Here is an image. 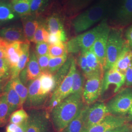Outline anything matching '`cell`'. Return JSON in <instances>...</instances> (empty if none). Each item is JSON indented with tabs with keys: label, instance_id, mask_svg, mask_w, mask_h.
Returning <instances> with one entry per match:
<instances>
[{
	"label": "cell",
	"instance_id": "obj_1",
	"mask_svg": "<svg viewBox=\"0 0 132 132\" xmlns=\"http://www.w3.org/2000/svg\"><path fill=\"white\" fill-rule=\"evenodd\" d=\"M82 94H70L51 111V118L56 132H62L84 107Z\"/></svg>",
	"mask_w": 132,
	"mask_h": 132
},
{
	"label": "cell",
	"instance_id": "obj_2",
	"mask_svg": "<svg viewBox=\"0 0 132 132\" xmlns=\"http://www.w3.org/2000/svg\"><path fill=\"white\" fill-rule=\"evenodd\" d=\"M111 8L110 0H101L84 12L76 16L71 26L76 33L84 31L103 19Z\"/></svg>",
	"mask_w": 132,
	"mask_h": 132
},
{
	"label": "cell",
	"instance_id": "obj_3",
	"mask_svg": "<svg viewBox=\"0 0 132 132\" xmlns=\"http://www.w3.org/2000/svg\"><path fill=\"white\" fill-rule=\"evenodd\" d=\"M118 28L110 29L106 49V65L104 71L112 69L127 43Z\"/></svg>",
	"mask_w": 132,
	"mask_h": 132
},
{
	"label": "cell",
	"instance_id": "obj_4",
	"mask_svg": "<svg viewBox=\"0 0 132 132\" xmlns=\"http://www.w3.org/2000/svg\"><path fill=\"white\" fill-rule=\"evenodd\" d=\"M109 113L125 116L132 107V87H127L120 90L106 103Z\"/></svg>",
	"mask_w": 132,
	"mask_h": 132
},
{
	"label": "cell",
	"instance_id": "obj_5",
	"mask_svg": "<svg viewBox=\"0 0 132 132\" xmlns=\"http://www.w3.org/2000/svg\"><path fill=\"white\" fill-rule=\"evenodd\" d=\"M76 67V62L73 57L69 73L52 94L48 105V109L50 112L52 109L71 94L73 84V74Z\"/></svg>",
	"mask_w": 132,
	"mask_h": 132
},
{
	"label": "cell",
	"instance_id": "obj_6",
	"mask_svg": "<svg viewBox=\"0 0 132 132\" xmlns=\"http://www.w3.org/2000/svg\"><path fill=\"white\" fill-rule=\"evenodd\" d=\"M27 132H52L47 111L41 109L29 111Z\"/></svg>",
	"mask_w": 132,
	"mask_h": 132
},
{
	"label": "cell",
	"instance_id": "obj_7",
	"mask_svg": "<svg viewBox=\"0 0 132 132\" xmlns=\"http://www.w3.org/2000/svg\"><path fill=\"white\" fill-rule=\"evenodd\" d=\"M104 73H97L87 79L83 92V99L86 105L94 104L101 95Z\"/></svg>",
	"mask_w": 132,
	"mask_h": 132
},
{
	"label": "cell",
	"instance_id": "obj_8",
	"mask_svg": "<svg viewBox=\"0 0 132 132\" xmlns=\"http://www.w3.org/2000/svg\"><path fill=\"white\" fill-rule=\"evenodd\" d=\"M125 83V75L112 68L105 71L102 78L100 97L105 96L108 93L111 86H113L114 94L117 93Z\"/></svg>",
	"mask_w": 132,
	"mask_h": 132
},
{
	"label": "cell",
	"instance_id": "obj_9",
	"mask_svg": "<svg viewBox=\"0 0 132 132\" xmlns=\"http://www.w3.org/2000/svg\"><path fill=\"white\" fill-rule=\"evenodd\" d=\"M27 85L28 94L24 104V107L30 110L40 108L45 103L48 96L41 93L39 77L35 79L29 81Z\"/></svg>",
	"mask_w": 132,
	"mask_h": 132
},
{
	"label": "cell",
	"instance_id": "obj_10",
	"mask_svg": "<svg viewBox=\"0 0 132 132\" xmlns=\"http://www.w3.org/2000/svg\"><path fill=\"white\" fill-rule=\"evenodd\" d=\"M107 24L106 22L103 21L98 26L89 31L72 38L80 52H86L90 50L99 36V34Z\"/></svg>",
	"mask_w": 132,
	"mask_h": 132
},
{
	"label": "cell",
	"instance_id": "obj_11",
	"mask_svg": "<svg viewBox=\"0 0 132 132\" xmlns=\"http://www.w3.org/2000/svg\"><path fill=\"white\" fill-rule=\"evenodd\" d=\"M109 114L106 104L103 102H97L89 106L85 115L83 131L100 122Z\"/></svg>",
	"mask_w": 132,
	"mask_h": 132
},
{
	"label": "cell",
	"instance_id": "obj_12",
	"mask_svg": "<svg viewBox=\"0 0 132 132\" xmlns=\"http://www.w3.org/2000/svg\"><path fill=\"white\" fill-rule=\"evenodd\" d=\"M110 29L108 24H106L90 49L98 58L104 71L106 65V49Z\"/></svg>",
	"mask_w": 132,
	"mask_h": 132
},
{
	"label": "cell",
	"instance_id": "obj_13",
	"mask_svg": "<svg viewBox=\"0 0 132 132\" xmlns=\"http://www.w3.org/2000/svg\"><path fill=\"white\" fill-rule=\"evenodd\" d=\"M127 118L124 116L108 115L99 123L89 128L83 132H106L126 123Z\"/></svg>",
	"mask_w": 132,
	"mask_h": 132
},
{
	"label": "cell",
	"instance_id": "obj_14",
	"mask_svg": "<svg viewBox=\"0 0 132 132\" xmlns=\"http://www.w3.org/2000/svg\"><path fill=\"white\" fill-rule=\"evenodd\" d=\"M0 36L8 42H27L23 29L16 26L3 28L0 30Z\"/></svg>",
	"mask_w": 132,
	"mask_h": 132
},
{
	"label": "cell",
	"instance_id": "obj_15",
	"mask_svg": "<svg viewBox=\"0 0 132 132\" xmlns=\"http://www.w3.org/2000/svg\"><path fill=\"white\" fill-rule=\"evenodd\" d=\"M4 92L6 94L9 107V116L10 117V115L14 112L21 108V100L18 94L13 88L10 80L9 81L5 86Z\"/></svg>",
	"mask_w": 132,
	"mask_h": 132
},
{
	"label": "cell",
	"instance_id": "obj_16",
	"mask_svg": "<svg viewBox=\"0 0 132 132\" xmlns=\"http://www.w3.org/2000/svg\"><path fill=\"white\" fill-rule=\"evenodd\" d=\"M132 61V49L127 42L113 68L125 75Z\"/></svg>",
	"mask_w": 132,
	"mask_h": 132
},
{
	"label": "cell",
	"instance_id": "obj_17",
	"mask_svg": "<svg viewBox=\"0 0 132 132\" xmlns=\"http://www.w3.org/2000/svg\"><path fill=\"white\" fill-rule=\"evenodd\" d=\"M21 47L22 51V53L19 59V62L17 66L11 69V76L10 79L19 76L20 72L26 67L29 61L30 56V42L28 41L22 42Z\"/></svg>",
	"mask_w": 132,
	"mask_h": 132
},
{
	"label": "cell",
	"instance_id": "obj_18",
	"mask_svg": "<svg viewBox=\"0 0 132 132\" xmlns=\"http://www.w3.org/2000/svg\"><path fill=\"white\" fill-rule=\"evenodd\" d=\"M24 34L27 40L32 42L34 34L38 28L39 21L37 17L31 14L22 17Z\"/></svg>",
	"mask_w": 132,
	"mask_h": 132
},
{
	"label": "cell",
	"instance_id": "obj_19",
	"mask_svg": "<svg viewBox=\"0 0 132 132\" xmlns=\"http://www.w3.org/2000/svg\"><path fill=\"white\" fill-rule=\"evenodd\" d=\"M63 17L57 12H53L47 17L44 23L50 34H55L64 30Z\"/></svg>",
	"mask_w": 132,
	"mask_h": 132
},
{
	"label": "cell",
	"instance_id": "obj_20",
	"mask_svg": "<svg viewBox=\"0 0 132 132\" xmlns=\"http://www.w3.org/2000/svg\"><path fill=\"white\" fill-rule=\"evenodd\" d=\"M40 80V92L45 96L52 94L56 88V81L53 75L48 72H42L39 76Z\"/></svg>",
	"mask_w": 132,
	"mask_h": 132
},
{
	"label": "cell",
	"instance_id": "obj_21",
	"mask_svg": "<svg viewBox=\"0 0 132 132\" xmlns=\"http://www.w3.org/2000/svg\"><path fill=\"white\" fill-rule=\"evenodd\" d=\"M118 24H126L132 19V0H124L115 16Z\"/></svg>",
	"mask_w": 132,
	"mask_h": 132
},
{
	"label": "cell",
	"instance_id": "obj_22",
	"mask_svg": "<svg viewBox=\"0 0 132 132\" xmlns=\"http://www.w3.org/2000/svg\"><path fill=\"white\" fill-rule=\"evenodd\" d=\"M28 81L34 80L38 78L42 71L38 64L37 56L35 52L32 51L30 53L28 63L26 66Z\"/></svg>",
	"mask_w": 132,
	"mask_h": 132
},
{
	"label": "cell",
	"instance_id": "obj_23",
	"mask_svg": "<svg viewBox=\"0 0 132 132\" xmlns=\"http://www.w3.org/2000/svg\"><path fill=\"white\" fill-rule=\"evenodd\" d=\"M88 106V105L84 106L76 118L68 125L62 132H83L85 115Z\"/></svg>",
	"mask_w": 132,
	"mask_h": 132
},
{
	"label": "cell",
	"instance_id": "obj_24",
	"mask_svg": "<svg viewBox=\"0 0 132 132\" xmlns=\"http://www.w3.org/2000/svg\"><path fill=\"white\" fill-rule=\"evenodd\" d=\"M31 0H12L11 7L16 15L23 17L30 14Z\"/></svg>",
	"mask_w": 132,
	"mask_h": 132
},
{
	"label": "cell",
	"instance_id": "obj_25",
	"mask_svg": "<svg viewBox=\"0 0 132 132\" xmlns=\"http://www.w3.org/2000/svg\"><path fill=\"white\" fill-rule=\"evenodd\" d=\"M10 80L11 81L13 88H14L16 92L17 93V94H18L20 98L21 106V107H22L27 98L28 89L22 83L19 78V76Z\"/></svg>",
	"mask_w": 132,
	"mask_h": 132
},
{
	"label": "cell",
	"instance_id": "obj_26",
	"mask_svg": "<svg viewBox=\"0 0 132 132\" xmlns=\"http://www.w3.org/2000/svg\"><path fill=\"white\" fill-rule=\"evenodd\" d=\"M84 78L85 77L81 71L78 70L76 67L73 74V84L71 94L79 93L83 94L84 88Z\"/></svg>",
	"mask_w": 132,
	"mask_h": 132
},
{
	"label": "cell",
	"instance_id": "obj_27",
	"mask_svg": "<svg viewBox=\"0 0 132 132\" xmlns=\"http://www.w3.org/2000/svg\"><path fill=\"white\" fill-rule=\"evenodd\" d=\"M73 58V57L72 56H70L69 57H68V59L66 62L60 68V69L54 75V76L56 81L55 89L65 79L66 76L69 73V71L70 70L71 64Z\"/></svg>",
	"mask_w": 132,
	"mask_h": 132
},
{
	"label": "cell",
	"instance_id": "obj_28",
	"mask_svg": "<svg viewBox=\"0 0 132 132\" xmlns=\"http://www.w3.org/2000/svg\"><path fill=\"white\" fill-rule=\"evenodd\" d=\"M87 65L94 72H104V70L98 58L90 50L85 52Z\"/></svg>",
	"mask_w": 132,
	"mask_h": 132
},
{
	"label": "cell",
	"instance_id": "obj_29",
	"mask_svg": "<svg viewBox=\"0 0 132 132\" xmlns=\"http://www.w3.org/2000/svg\"><path fill=\"white\" fill-rule=\"evenodd\" d=\"M15 16L10 4L0 1V23L13 20Z\"/></svg>",
	"mask_w": 132,
	"mask_h": 132
},
{
	"label": "cell",
	"instance_id": "obj_30",
	"mask_svg": "<svg viewBox=\"0 0 132 132\" xmlns=\"http://www.w3.org/2000/svg\"><path fill=\"white\" fill-rule=\"evenodd\" d=\"M9 107L5 92L0 94V127L4 126L10 118Z\"/></svg>",
	"mask_w": 132,
	"mask_h": 132
},
{
	"label": "cell",
	"instance_id": "obj_31",
	"mask_svg": "<svg viewBox=\"0 0 132 132\" xmlns=\"http://www.w3.org/2000/svg\"><path fill=\"white\" fill-rule=\"evenodd\" d=\"M67 59L68 53L62 56L51 57L48 62L47 72L54 75L64 65Z\"/></svg>",
	"mask_w": 132,
	"mask_h": 132
},
{
	"label": "cell",
	"instance_id": "obj_32",
	"mask_svg": "<svg viewBox=\"0 0 132 132\" xmlns=\"http://www.w3.org/2000/svg\"><path fill=\"white\" fill-rule=\"evenodd\" d=\"M11 70L5 58H0V83L5 85L11 78Z\"/></svg>",
	"mask_w": 132,
	"mask_h": 132
},
{
	"label": "cell",
	"instance_id": "obj_33",
	"mask_svg": "<svg viewBox=\"0 0 132 132\" xmlns=\"http://www.w3.org/2000/svg\"><path fill=\"white\" fill-rule=\"evenodd\" d=\"M48 2V0H31L30 14L37 17L47 9Z\"/></svg>",
	"mask_w": 132,
	"mask_h": 132
},
{
	"label": "cell",
	"instance_id": "obj_34",
	"mask_svg": "<svg viewBox=\"0 0 132 132\" xmlns=\"http://www.w3.org/2000/svg\"><path fill=\"white\" fill-rule=\"evenodd\" d=\"M50 33L48 32L44 23L39 21V24L32 42L36 44L41 42L48 43Z\"/></svg>",
	"mask_w": 132,
	"mask_h": 132
},
{
	"label": "cell",
	"instance_id": "obj_35",
	"mask_svg": "<svg viewBox=\"0 0 132 132\" xmlns=\"http://www.w3.org/2000/svg\"><path fill=\"white\" fill-rule=\"evenodd\" d=\"M67 53V43H60L57 44L49 45L48 55L51 57H57L64 55Z\"/></svg>",
	"mask_w": 132,
	"mask_h": 132
},
{
	"label": "cell",
	"instance_id": "obj_36",
	"mask_svg": "<svg viewBox=\"0 0 132 132\" xmlns=\"http://www.w3.org/2000/svg\"><path fill=\"white\" fill-rule=\"evenodd\" d=\"M28 118V114L23 107L15 111L10 116V123L19 125L26 121Z\"/></svg>",
	"mask_w": 132,
	"mask_h": 132
},
{
	"label": "cell",
	"instance_id": "obj_37",
	"mask_svg": "<svg viewBox=\"0 0 132 132\" xmlns=\"http://www.w3.org/2000/svg\"><path fill=\"white\" fill-rule=\"evenodd\" d=\"M49 44L45 42L38 43L35 47V53L37 56H41L48 54Z\"/></svg>",
	"mask_w": 132,
	"mask_h": 132
},
{
	"label": "cell",
	"instance_id": "obj_38",
	"mask_svg": "<svg viewBox=\"0 0 132 132\" xmlns=\"http://www.w3.org/2000/svg\"><path fill=\"white\" fill-rule=\"evenodd\" d=\"M51 57L48 54L37 57L38 64L42 72H47L48 62Z\"/></svg>",
	"mask_w": 132,
	"mask_h": 132
},
{
	"label": "cell",
	"instance_id": "obj_39",
	"mask_svg": "<svg viewBox=\"0 0 132 132\" xmlns=\"http://www.w3.org/2000/svg\"><path fill=\"white\" fill-rule=\"evenodd\" d=\"M78 63L80 69L82 71L83 73H85L88 70V69L89 68V67L87 65L85 52H80V55L78 59Z\"/></svg>",
	"mask_w": 132,
	"mask_h": 132
},
{
	"label": "cell",
	"instance_id": "obj_40",
	"mask_svg": "<svg viewBox=\"0 0 132 132\" xmlns=\"http://www.w3.org/2000/svg\"><path fill=\"white\" fill-rule=\"evenodd\" d=\"M106 132H132V126L126 123L121 126L114 128Z\"/></svg>",
	"mask_w": 132,
	"mask_h": 132
},
{
	"label": "cell",
	"instance_id": "obj_41",
	"mask_svg": "<svg viewBox=\"0 0 132 132\" xmlns=\"http://www.w3.org/2000/svg\"><path fill=\"white\" fill-rule=\"evenodd\" d=\"M125 84L127 87L132 86V61L125 73Z\"/></svg>",
	"mask_w": 132,
	"mask_h": 132
},
{
	"label": "cell",
	"instance_id": "obj_42",
	"mask_svg": "<svg viewBox=\"0 0 132 132\" xmlns=\"http://www.w3.org/2000/svg\"><path fill=\"white\" fill-rule=\"evenodd\" d=\"M19 77L21 81L24 86H26L27 85H28V83L29 81H28V78L26 67L20 72V73L19 74Z\"/></svg>",
	"mask_w": 132,
	"mask_h": 132
},
{
	"label": "cell",
	"instance_id": "obj_43",
	"mask_svg": "<svg viewBox=\"0 0 132 132\" xmlns=\"http://www.w3.org/2000/svg\"><path fill=\"white\" fill-rule=\"evenodd\" d=\"M125 36L130 47L132 49V26L127 30Z\"/></svg>",
	"mask_w": 132,
	"mask_h": 132
},
{
	"label": "cell",
	"instance_id": "obj_44",
	"mask_svg": "<svg viewBox=\"0 0 132 132\" xmlns=\"http://www.w3.org/2000/svg\"><path fill=\"white\" fill-rule=\"evenodd\" d=\"M27 124L28 119L22 124L19 125L15 132H27Z\"/></svg>",
	"mask_w": 132,
	"mask_h": 132
},
{
	"label": "cell",
	"instance_id": "obj_45",
	"mask_svg": "<svg viewBox=\"0 0 132 132\" xmlns=\"http://www.w3.org/2000/svg\"><path fill=\"white\" fill-rule=\"evenodd\" d=\"M19 125L13 123H10L7 126L5 132H15Z\"/></svg>",
	"mask_w": 132,
	"mask_h": 132
},
{
	"label": "cell",
	"instance_id": "obj_46",
	"mask_svg": "<svg viewBox=\"0 0 132 132\" xmlns=\"http://www.w3.org/2000/svg\"><path fill=\"white\" fill-rule=\"evenodd\" d=\"M127 114V120L132 121V107L130 109Z\"/></svg>",
	"mask_w": 132,
	"mask_h": 132
},
{
	"label": "cell",
	"instance_id": "obj_47",
	"mask_svg": "<svg viewBox=\"0 0 132 132\" xmlns=\"http://www.w3.org/2000/svg\"><path fill=\"white\" fill-rule=\"evenodd\" d=\"M5 86V84L0 83V94H2L3 92H4Z\"/></svg>",
	"mask_w": 132,
	"mask_h": 132
},
{
	"label": "cell",
	"instance_id": "obj_48",
	"mask_svg": "<svg viewBox=\"0 0 132 132\" xmlns=\"http://www.w3.org/2000/svg\"><path fill=\"white\" fill-rule=\"evenodd\" d=\"M84 4H85V5H87L88 4H89L90 2H91L92 0H81Z\"/></svg>",
	"mask_w": 132,
	"mask_h": 132
}]
</instances>
